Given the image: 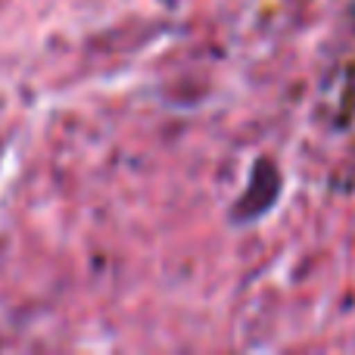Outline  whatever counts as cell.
Wrapping results in <instances>:
<instances>
[{
	"instance_id": "1",
	"label": "cell",
	"mask_w": 355,
	"mask_h": 355,
	"mask_svg": "<svg viewBox=\"0 0 355 355\" xmlns=\"http://www.w3.org/2000/svg\"><path fill=\"white\" fill-rule=\"evenodd\" d=\"M281 172L271 159H256L250 168V181H246L243 193L234 200L231 206V221L237 227H246V225H256L259 218L275 209L277 196H281Z\"/></svg>"
}]
</instances>
